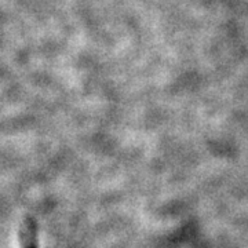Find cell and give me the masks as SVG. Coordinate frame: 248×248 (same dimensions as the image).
<instances>
[{
  "label": "cell",
  "instance_id": "cell-1",
  "mask_svg": "<svg viewBox=\"0 0 248 248\" xmlns=\"http://www.w3.org/2000/svg\"><path fill=\"white\" fill-rule=\"evenodd\" d=\"M21 244L22 248H37L35 240V228L32 225H25L24 232L21 231Z\"/></svg>",
  "mask_w": 248,
  "mask_h": 248
}]
</instances>
